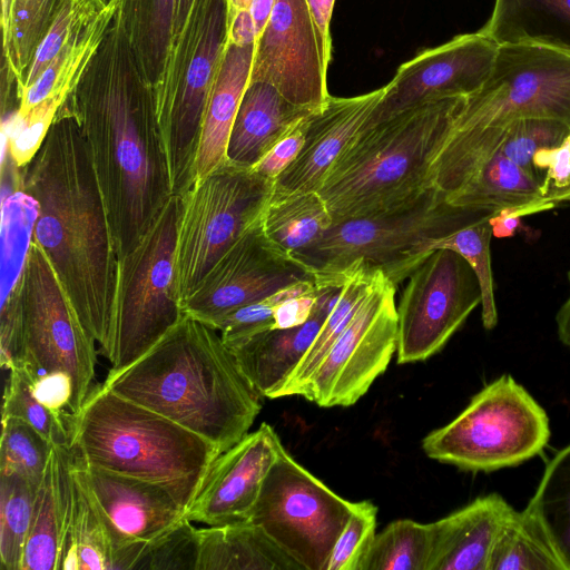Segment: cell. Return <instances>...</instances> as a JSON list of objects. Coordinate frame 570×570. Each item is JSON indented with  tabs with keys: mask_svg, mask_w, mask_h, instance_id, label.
Segmentation results:
<instances>
[{
	"mask_svg": "<svg viewBox=\"0 0 570 570\" xmlns=\"http://www.w3.org/2000/svg\"><path fill=\"white\" fill-rule=\"evenodd\" d=\"M60 110L77 124L101 190L115 250H131L173 195L153 88L118 28Z\"/></svg>",
	"mask_w": 570,
	"mask_h": 570,
	"instance_id": "obj_1",
	"label": "cell"
},
{
	"mask_svg": "<svg viewBox=\"0 0 570 570\" xmlns=\"http://www.w3.org/2000/svg\"><path fill=\"white\" fill-rule=\"evenodd\" d=\"M19 170L18 190L36 203L31 240L48 256L98 353L109 361L118 257L85 140L70 115L59 109L41 147Z\"/></svg>",
	"mask_w": 570,
	"mask_h": 570,
	"instance_id": "obj_2",
	"label": "cell"
},
{
	"mask_svg": "<svg viewBox=\"0 0 570 570\" xmlns=\"http://www.w3.org/2000/svg\"><path fill=\"white\" fill-rule=\"evenodd\" d=\"M102 385L200 435L220 453L248 433L262 409L263 395L219 332L187 314L141 357L109 370Z\"/></svg>",
	"mask_w": 570,
	"mask_h": 570,
	"instance_id": "obj_3",
	"label": "cell"
},
{
	"mask_svg": "<svg viewBox=\"0 0 570 570\" xmlns=\"http://www.w3.org/2000/svg\"><path fill=\"white\" fill-rule=\"evenodd\" d=\"M464 99L426 101L362 129L317 191L333 222L393 209L432 186V163Z\"/></svg>",
	"mask_w": 570,
	"mask_h": 570,
	"instance_id": "obj_4",
	"label": "cell"
},
{
	"mask_svg": "<svg viewBox=\"0 0 570 570\" xmlns=\"http://www.w3.org/2000/svg\"><path fill=\"white\" fill-rule=\"evenodd\" d=\"M72 446L90 465L167 488L187 510L220 454L200 435L102 384L72 414Z\"/></svg>",
	"mask_w": 570,
	"mask_h": 570,
	"instance_id": "obj_5",
	"label": "cell"
},
{
	"mask_svg": "<svg viewBox=\"0 0 570 570\" xmlns=\"http://www.w3.org/2000/svg\"><path fill=\"white\" fill-rule=\"evenodd\" d=\"M488 213L453 206L430 186L393 209L334 220L293 257L314 274L316 286H341L347 271L366 266L383 271L397 287L426 257L421 252L425 240L443 237Z\"/></svg>",
	"mask_w": 570,
	"mask_h": 570,
	"instance_id": "obj_6",
	"label": "cell"
},
{
	"mask_svg": "<svg viewBox=\"0 0 570 570\" xmlns=\"http://www.w3.org/2000/svg\"><path fill=\"white\" fill-rule=\"evenodd\" d=\"M226 45V0H194L153 90L173 195L194 184L203 117Z\"/></svg>",
	"mask_w": 570,
	"mask_h": 570,
	"instance_id": "obj_7",
	"label": "cell"
},
{
	"mask_svg": "<svg viewBox=\"0 0 570 570\" xmlns=\"http://www.w3.org/2000/svg\"><path fill=\"white\" fill-rule=\"evenodd\" d=\"M532 118L570 128V50L532 42L499 45L488 80L465 97L441 147L479 136L503 137L510 124Z\"/></svg>",
	"mask_w": 570,
	"mask_h": 570,
	"instance_id": "obj_8",
	"label": "cell"
},
{
	"mask_svg": "<svg viewBox=\"0 0 570 570\" xmlns=\"http://www.w3.org/2000/svg\"><path fill=\"white\" fill-rule=\"evenodd\" d=\"M180 208V196L171 195L138 244L117 258L110 371L141 357L185 315L175 282Z\"/></svg>",
	"mask_w": 570,
	"mask_h": 570,
	"instance_id": "obj_9",
	"label": "cell"
},
{
	"mask_svg": "<svg viewBox=\"0 0 570 570\" xmlns=\"http://www.w3.org/2000/svg\"><path fill=\"white\" fill-rule=\"evenodd\" d=\"M544 409L510 374L475 394L450 423L422 441L424 453L463 470L491 472L540 454L550 439Z\"/></svg>",
	"mask_w": 570,
	"mask_h": 570,
	"instance_id": "obj_10",
	"label": "cell"
},
{
	"mask_svg": "<svg viewBox=\"0 0 570 570\" xmlns=\"http://www.w3.org/2000/svg\"><path fill=\"white\" fill-rule=\"evenodd\" d=\"M273 189V179L226 160L180 196L175 282L181 306L220 256L261 218Z\"/></svg>",
	"mask_w": 570,
	"mask_h": 570,
	"instance_id": "obj_11",
	"label": "cell"
},
{
	"mask_svg": "<svg viewBox=\"0 0 570 570\" xmlns=\"http://www.w3.org/2000/svg\"><path fill=\"white\" fill-rule=\"evenodd\" d=\"M11 288L18 294L21 316L20 365L30 376L67 373L72 381L68 411L78 413L94 386L96 341L83 326L48 256L32 240Z\"/></svg>",
	"mask_w": 570,
	"mask_h": 570,
	"instance_id": "obj_12",
	"label": "cell"
},
{
	"mask_svg": "<svg viewBox=\"0 0 570 570\" xmlns=\"http://www.w3.org/2000/svg\"><path fill=\"white\" fill-rule=\"evenodd\" d=\"M356 504L337 495L282 446L246 521L263 528L303 570H326Z\"/></svg>",
	"mask_w": 570,
	"mask_h": 570,
	"instance_id": "obj_13",
	"label": "cell"
},
{
	"mask_svg": "<svg viewBox=\"0 0 570 570\" xmlns=\"http://www.w3.org/2000/svg\"><path fill=\"white\" fill-rule=\"evenodd\" d=\"M397 287L377 274L351 321L327 351L302 396L318 406H350L387 367L397 348Z\"/></svg>",
	"mask_w": 570,
	"mask_h": 570,
	"instance_id": "obj_14",
	"label": "cell"
},
{
	"mask_svg": "<svg viewBox=\"0 0 570 570\" xmlns=\"http://www.w3.org/2000/svg\"><path fill=\"white\" fill-rule=\"evenodd\" d=\"M407 278L396 307L399 364L438 353L482 299L474 271L450 249L432 250Z\"/></svg>",
	"mask_w": 570,
	"mask_h": 570,
	"instance_id": "obj_15",
	"label": "cell"
},
{
	"mask_svg": "<svg viewBox=\"0 0 570 570\" xmlns=\"http://www.w3.org/2000/svg\"><path fill=\"white\" fill-rule=\"evenodd\" d=\"M307 279L314 274L267 238L259 218L185 298L183 311L217 331L235 309Z\"/></svg>",
	"mask_w": 570,
	"mask_h": 570,
	"instance_id": "obj_16",
	"label": "cell"
},
{
	"mask_svg": "<svg viewBox=\"0 0 570 570\" xmlns=\"http://www.w3.org/2000/svg\"><path fill=\"white\" fill-rule=\"evenodd\" d=\"M498 50L476 31L421 51L399 67L364 128L426 101L474 94L488 80Z\"/></svg>",
	"mask_w": 570,
	"mask_h": 570,
	"instance_id": "obj_17",
	"label": "cell"
},
{
	"mask_svg": "<svg viewBox=\"0 0 570 570\" xmlns=\"http://www.w3.org/2000/svg\"><path fill=\"white\" fill-rule=\"evenodd\" d=\"M315 28L305 0H276L255 43L250 81L274 86L292 104L321 109L330 97Z\"/></svg>",
	"mask_w": 570,
	"mask_h": 570,
	"instance_id": "obj_18",
	"label": "cell"
},
{
	"mask_svg": "<svg viewBox=\"0 0 570 570\" xmlns=\"http://www.w3.org/2000/svg\"><path fill=\"white\" fill-rule=\"evenodd\" d=\"M75 452L107 532L109 570L128 546L151 542L186 517L187 508L167 488L90 465Z\"/></svg>",
	"mask_w": 570,
	"mask_h": 570,
	"instance_id": "obj_19",
	"label": "cell"
},
{
	"mask_svg": "<svg viewBox=\"0 0 570 570\" xmlns=\"http://www.w3.org/2000/svg\"><path fill=\"white\" fill-rule=\"evenodd\" d=\"M282 446L267 423L247 433L214 460L186 517L207 525L247 520Z\"/></svg>",
	"mask_w": 570,
	"mask_h": 570,
	"instance_id": "obj_20",
	"label": "cell"
},
{
	"mask_svg": "<svg viewBox=\"0 0 570 570\" xmlns=\"http://www.w3.org/2000/svg\"><path fill=\"white\" fill-rule=\"evenodd\" d=\"M386 87L338 98L330 96L307 121L304 145L295 160L275 179L274 193L318 191L327 173L364 128Z\"/></svg>",
	"mask_w": 570,
	"mask_h": 570,
	"instance_id": "obj_21",
	"label": "cell"
},
{
	"mask_svg": "<svg viewBox=\"0 0 570 570\" xmlns=\"http://www.w3.org/2000/svg\"><path fill=\"white\" fill-rule=\"evenodd\" d=\"M342 285L317 286L313 313L304 324L266 330L230 350L245 376L263 397H278L335 306Z\"/></svg>",
	"mask_w": 570,
	"mask_h": 570,
	"instance_id": "obj_22",
	"label": "cell"
},
{
	"mask_svg": "<svg viewBox=\"0 0 570 570\" xmlns=\"http://www.w3.org/2000/svg\"><path fill=\"white\" fill-rule=\"evenodd\" d=\"M512 509L491 493L430 523L428 570H488L494 539Z\"/></svg>",
	"mask_w": 570,
	"mask_h": 570,
	"instance_id": "obj_23",
	"label": "cell"
},
{
	"mask_svg": "<svg viewBox=\"0 0 570 570\" xmlns=\"http://www.w3.org/2000/svg\"><path fill=\"white\" fill-rule=\"evenodd\" d=\"M316 110L296 106L271 83L248 82L227 144V160L253 168L301 120Z\"/></svg>",
	"mask_w": 570,
	"mask_h": 570,
	"instance_id": "obj_24",
	"label": "cell"
},
{
	"mask_svg": "<svg viewBox=\"0 0 570 570\" xmlns=\"http://www.w3.org/2000/svg\"><path fill=\"white\" fill-rule=\"evenodd\" d=\"M254 51L255 45H226L203 117L194 183L227 160L228 138L249 82Z\"/></svg>",
	"mask_w": 570,
	"mask_h": 570,
	"instance_id": "obj_25",
	"label": "cell"
},
{
	"mask_svg": "<svg viewBox=\"0 0 570 570\" xmlns=\"http://www.w3.org/2000/svg\"><path fill=\"white\" fill-rule=\"evenodd\" d=\"M535 171L498 151L445 200L456 207L499 213L525 208L530 214L554 208Z\"/></svg>",
	"mask_w": 570,
	"mask_h": 570,
	"instance_id": "obj_26",
	"label": "cell"
},
{
	"mask_svg": "<svg viewBox=\"0 0 570 570\" xmlns=\"http://www.w3.org/2000/svg\"><path fill=\"white\" fill-rule=\"evenodd\" d=\"M70 458L71 448L52 445L35 497L22 570L58 569Z\"/></svg>",
	"mask_w": 570,
	"mask_h": 570,
	"instance_id": "obj_27",
	"label": "cell"
},
{
	"mask_svg": "<svg viewBox=\"0 0 570 570\" xmlns=\"http://www.w3.org/2000/svg\"><path fill=\"white\" fill-rule=\"evenodd\" d=\"M198 570H303L257 524L240 521L200 528Z\"/></svg>",
	"mask_w": 570,
	"mask_h": 570,
	"instance_id": "obj_28",
	"label": "cell"
},
{
	"mask_svg": "<svg viewBox=\"0 0 570 570\" xmlns=\"http://www.w3.org/2000/svg\"><path fill=\"white\" fill-rule=\"evenodd\" d=\"M114 24L127 40L141 75L159 82L170 49L177 0H112Z\"/></svg>",
	"mask_w": 570,
	"mask_h": 570,
	"instance_id": "obj_29",
	"label": "cell"
},
{
	"mask_svg": "<svg viewBox=\"0 0 570 570\" xmlns=\"http://www.w3.org/2000/svg\"><path fill=\"white\" fill-rule=\"evenodd\" d=\"M478 31L498 45L532 42L570 50V0H495Z\"/></svg>",
	"mask_w": 570,
	"mask_h": 570,
	"instance_id": "obj_30",
	"label": "cell"
},
{
	"mask_svg": "<svg viewBox=\"0 0 570 570\" xmlns=\"http://www.w3.org/2000/svg\"><path fill=\"white\" fill-rule=\"evenodd\" d=\"M109 3L98 17L77 32L53 57L39 77L17 97V111L24 112L43 100L63 105L80 81L114 22Z\"/></svg>",
	"mask_w": 570,
	"mask_h": 570,
	"instance_id": "obj_31",
	"label": "cell"
},
{
	"mask_svg": "<svg viewBox=\"0 0 570 570\" xmlns=\"http://www.w3.org/2000/svg\"><path fill=\"white\" fill-rule=\"evenodd\" d=\"M65 0H1L2 52L8 87L17 96L36 52Z\"/></svg>",
	"mask_w": 570,
	"mask_h": 570,
	"instance_id": "obj_32",
	"label": "cell"
},
{
	"mask_svg": "<svg viewBox=\"0 0 570 570\" xmlns=\"http://www.w3.org/2000/svg\"><path fill=\"white\" fill-rule=\"evenodd\" d=\"M261 222L267 238L293 256L314 244L332 225L333 217L317 191H273Z\"/></svg>",
	"mask_w": 570,
	"mask_h": 570,
	"instance_id": "obj_33",
	"label": "cell"
},
{
	"mask_svg": "<svg viewBox=\"0 0 570 570\" xmlns=\"http://www.w3.org/2000/svg\"><path fill=\"white\" fill-rule=\"evenodd\" d=\"M523 511L540 530L562 570H570V444L548 463Z\"/></svg>",
	"mask_w": 570,
	"mask_h": 570,
	"instance_id": "obj_34",
	"label": "cell"
},
{
	"mask_svg": "<svg viewBox=\"0 0 570 570\" xmlns=\"http://www.w3.org/2000/svg\"><path fill=\"white\" fill-rule=\"evenodd\" d=\"M377 271V268L356 266L344 274L345 281L335 306L311 347L279 391L278 397L302 395L320 362L351 321L360 302L371 287Z\"/></svg>",
	"mask_w": 570,
	"mask_h": 570,
	"instance_id": "obj_35",
	"label": "cell"
},
{
	"mask_svg": "<svg viewBox=\"0 0 570 570\" xmlns=\"http://www.w3.org/2000/svg\"><path fill=\"white\" fill-rule=\"evenodd\" d=\"M493 215L484 214L443 237L425 240L421 246L424 256L432 250L444 248L458 253L469 263L480 284L481 316L487 330H492L498 323L490 250L493 236L490 218Z\"/></svg>",
	"mask_w": 570,
	"mask_h": 570,
	"instance_id": "obj_36",
	"label": "cell"
},
{
	"mask_svg": "<svg viewBox=\"0 0 570 570\" xmlns=\"http://www.w3.org/2000/svg\"><path fill=\"white\" fill-rule=\"evenodd\" d=\"M488 570H562L538 527L524 511L512 509L501 524Z\"/></svg>",
	"mask_w": 570,
	"mask_h": 570,
	"instance_id": "obj_37",
	"label": "cell"
},
{
	"mask_svg": "<svg viewBox=\"0 0 570 570\" xmlns=\"http://www.w3.org/2000/svg\"><path fill=\"white\" fill-rule=\"evenodd\" d=\"M430 551V523L395 520L375 534L360 570H428Z\"/></svg>",
	"mask_w": 570,
	"mask_h": 570,
	"instance_id": "obj_38",
	"label": "cell"
},
{
	"mask_svg": "<svg viewBox=\"0 0 570 570\" xmlns=\"http://www.w3.org/2000/svg\"><path fill=\"white\" fill-rule=\"evenodd\" d=\"M38 485L17 473H0L1 570H22Z\"/></svg>",
	"mask_w": 570,
	"mask_h": 570,
	"instance_id": "obj_39",
	"label": "cell"
},
{
	"mask_svg": "<svg viewBox=\"0 0 570 570\" xmlns=\"http://www.w3.org/2000/svg\"><path fill=\"white\" fill-rule=\"evenodd\" d=\"M1 416L24 420L52 445L72 446V413L57 414L41 404L31 390V379L23 365L9 370Z\"/></svg>",
	"mask_w": 570,
	"mask_h": 570,
	"instance_id": "obj_40",
	"label": "cell"
},
{
	"mask_svg": "<svg viewBox=\"0 0 570 570\" xmlns=\"http://www.w3.org/2000/svg\"><path fill=\"white\" fill-rule=\"evenodd\" d=\"M71 479L79 570H109L110 544L97 505L71 448Z\"/></svg>",
	"mask_w": 570,
	"mask_h": 570,
	"instance_id": "obj_41",
	"label": "cell"
},
{
	"mask_svg": "<svg viewBox=\"0 0 570 570\" xmlns=\"http://www.w3.org/2000/svg\"><path fill=\"white\" fill-rule=\"evenodd\" d=\"M0 473H17L39 484L52 444L31 424L14 416H1Z\"/></svg>",
	"mask_w": 570,
	"mask_h": 570,
	"instance_id": "obj_42",
	"label": "cell"
},
{
	"mask_svg": "<svg viewBox=\"0 0 570 570\" xmlns=\"http://www.w3.org/2000/svg\"><path fill=\"white\" fill-rule=\"evenodd\" d=\"M107 6L102 0H65L36 52L23 88L31 85L59 50L94 21Z\"/></svg>",
	"mask_w": 570,
	"mask_h": 570,
	"instance_id": "obj_43",
	"label": "cell"
},
{
	"mask_svg": "<svg viewBox=\"0 0 570 570\" xmlns=\"http://www.w3.org/2000/svg\"><path fill=\"white\" fill-rule=\"evenodd\" d=\"M184 517L148 543L136 570H198L200 532Z\"/></svg>",
	"mask_w": 570,
	"mask_h": 570,
	"instance_id": "obj_44",
	"label": "cell"
},
{
	"mask_svg": "<svg viewBox=\"0 0 570 570\" xmlns=\"http://www.w3.org/2000/svg\"><path fill=\"white\" fill-rule=\"evenodd\" d=\"M315 285V279L302 281L271 296L235 309L217 327L222 341L229 350H233L252 336L274 328L276 306L287 297L306 292Z\"/></svg>",
	"mask_w": 570,
	"mask_h": 570,
	"instance_id": "obj_45",
	"label": "cell"
},
{
	"mask_svg": "<svg viewBox=\"0 0 570 570\" xmlns=\"http://www.w3.org/2000/svg\"><path fill=\"white\" fill-rule=\"evenodd\" d=\"M570 135L563 122L551 119H521L509 125L500 151L520 165L535 171L532 159L541 148L561 144Z\"/></svg>",
	"mask_w": 570,
	"mask_h": 570,
	"instance_id": "obj_46",
	"label": "cell"
},
{
	"mask_svg": "<svg viewBox=\"0 0 570 570\" xmlns=\"http://www.w3.org/2000/svg\"><path fill=\"white\" fill-rule=\"evenodd\" d=\"M376 514L372 502H357L333 547L326 570H360L376 534Z\"/></svg>",
	"mask_w": 570,
	"mask_h": 570,
	"instance_id": "obj_47",
	"label": "cell"
},
{
	"mask_svg": "<svg viewBox=\"0 0 570 570\" xmlns=\"http://www.w3.org/2000/svg\"><path fill=\"white\" fill-rule=\"evenodd\" d=\"M309 116L301 120L286 136H284L253 167V169L275 181V179L295 160L299 154L304 145L305 131Z\"/></svg>",
	"mask_w": 570,
	"mask_h": 570,
	"instance_id": "obj_48",
	"label": "cell"
},
{
	"mask_svg": "<svg viewBox=\"0 0 570 570\" xmlns=\"http://www.w3.org/2000/svg\"><path fill=\"white\" fill-rule=\"evenodd\" d=\"M532 165L534 169H546L542 185L548 193L570 187V135L557 146L535 151Z\"/></svg>",
	"mask_w": 570,
	"mask_h": 570,
	"instance_id": "obj_49",
	"label": "cell"
},
{
	"mask_svg": "<svg viewBox=\"0 0 570 570\" xmlns=\"http://www.w3.org/2000/svg\"><path fill=\"white\" fill-rule=\"evenodd\" d=\"M30 379L32 393L41 404L57 414L69 413L72 381L67 373L56 371Z\"/></svg>",
	"mask_w": 570,
	"mask_h": 570,
	"instance_id": "obj_50",
	"label": "cell"
},
{
	"mask_svg": "<svg viewBox=\"0 0 570 570\" xmlns=\"http://www.w3.org/2000/svg\"><path fill=\"white\" fill-rule=\"evenodd\" d=\"M318 288H313L287 297L281 302L274 312V328H288L304 324L311 317Z\"/></svg>",
	"mask_w": 570,
	"mask_h": 570,
	"instance_id": "obj_51",
	"label": "cell"
},
{
	"mask_svg": "<svg viewBox=\"0 0 570 570\" xmlns=\"http://www.w3.org/2000/svg\"><path fill=\"white\" fill-rule=\"evenodd\" d=\"M315 28L320 53L327 70L332 56L331 19L335 0H305Z\"/></svg>",
	"mask_w": 570,
	"mask_h": 570,
	"instance_id": "obj_52",
	"label": "cell"
},
{
	"mask_svg": "<svg viewBox=\"0 0 570 570\" xmlns=\"http://www.w3.org/2000/svg\"><path fill=\"white\" fill-rule=\"evenodd\" d=\"M530 215L525 208H510L494 214L490 218L493 236L503 238L515 234L521 225V218Z\"/></svg>",
	"mask_w": 570,
	"mask_h": 570,
	"instance_id": "obj_53",
	"label": "cell"
},
{
	"mask_svg": "<svg viewBox=\"0 0 570 570\" xmlns=\"http://www.w3.org/2000/svg\"><path fill=\"white\" fill-rule=\"evenodd\" d=\"M275 2L276 0H252L249 4L248 10L254 22L257 39L269 20Z\"/></svg>",
	"mask_w": 570,
	"mask_h": 570,
	"instance_id": "obj_54",
	"label": "cell"
},
{
	"mask_svg": "<svg viewBox=\"0 0 570 570\" xmlns=\"http://www.w3.org/2000/svg\"><path fill=\"white\" fill-rule=\"evenodd\" d=\"M568 282L570 287V271L568 272ZM556 323L559 340L570 348V291L556 315Z\"/></svg>",
	"mask_w": 570,
	"mask_h": 570,
	"instance_id": "obj_55",
	"label": "cell"
},
{
	"mask_svg": "<svg viewBox=\"0 0 570 570\" xmlns=\"http://www.w3.org/2000/svg\"><path fill=\"white\" fill-rule=\"evenodd\" d=\"M193 2H194V0H177L173 40L175 37H177V35L183 29V27L188 18V14L190 12Z\"/></svg>",
	"mask_w": 570,
	"mask_h": 570,
	"instance_id": "obj_56",
	"label": "cell"
},
{
	"mask_svg": "<svg viewBox=\"0 0 570 570\" xmlns=\"http://www.w3.org/2000/svg\"><path fill=\"white\" fill-rule=\"evenodd\" d=\"M547 199L556 207L559 205L570 206V187L564 189H550Z\"/></svg>",
	"mask_w": 570,
	"mask_h": 570,
	"instance_id": "obj_57",
	"label": "cell"
},
{
	"mask_svg": "<svg viewBox=\"0 0 570 570\" xmlns=\"http://www.w3.org/2000/svg\"><path fill=\"white\" fill-rule=\"evenodd\" d=\"M252 0H226L227 3V19L235 16L237 12L248 10Z\"/></svg>",
	"mask_w": 570,
	"mask_h": 570,
	"instance_id": "obj_58",
	"label": "cell"
}]
</instances>
